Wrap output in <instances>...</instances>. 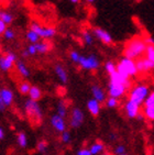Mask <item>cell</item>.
I'll return each mask as SVG.
<instances>
[{
	"mask_svg": "<svg viewBox=\"0 0 154 155\" xmlns=\"http://www.w3.org/2000/svg\"><path fill=\"white\" fill-rule=\"evenodd\" d=\"M146 44H145L143 38L134 36L130 41H128L125 48V57L130 60L136 61L144 56Z\"/></svg>",
	"mask_w": 154,
	"mask_h": 155,
	"instance_id": "obj_1",
	"label": "cell"
},
{
	"mask_svg": "<svg viewBox=\"0 0 154 155\" xmlns=\"http://www.w3.org/2000/svg\"><path fill=\"white\" fill-rule=\"evenodd\" d=\"M24 111L31 121L34 124H38L43 120V112L38 101H33L31 99H28L24 102Z\"/></svg>",
	"mask_w": 154,
	"mask_h": 155,
	"instance_id": "obj_2",
	"label": "cell"
},
{
	"mask_svg": "<svg viewBox=\"0 0 154 155\" xmlns=\"http://www.w3.org/2000/svg\"><path fill=\"white\" fill-rule=\"evenodd\" d=\"M117 73H119L121 76H123L126 78H131L136 76L138 75V71H136V61L123 57L117 64Z\"/></svg>",
	"mask_w": 154,
	"mask_h": 155,
	"instance_id": "obj_3",
	"label": "cell"
},
{
	"mask_svg": "<svg viewBox=\"0 0 154 155\" xmlns=\"http://www.w3.org/2000/svg\"><path fill=\"white\" fill-rule=\"evenodd\" d=\"M149 94H150V89L146 85H136L130 89L129 100L136 102L139 106H142Z\"/></svg>",
	"mask_w": 154,
	"mask_h": 155,
	"instance_id": "obj_4",
	"label": "cell"
},
{
	"mask_svg": "<svg viewBox=\"0 0 154 155\" xmlns=\"http://www.w3.org/2000/svg\"><path fill=\"white\" fill-rule=\"evenodd\" d=\"M30 30L35 32L40 39L49 40L52 39L56 35V29L52 27H42L38 22H31L30 24Z\"/></svg>",
	"mask_w": 154,
	"mask_h": 155,
	"instance_id": "obj_5",
	"label": "cell"
},
{
	"mask_svg": "<svg viewBox=\"0 0 154 155\" xmlns=\"http://www.w3.org/2000/svg\"><path fill=\"white\" fill-rule=\"evenodd\" d=\"M84 121H85V114L83 110L77 107L73 108L69 112V120H68L69 127L72 129H78L82 127Z\"/></svg>",
	"mask_w": 154,
	"mask_h": 155,
	"instance_id": "obj_6",
	"label": "cell"
},
{
	"mask_svg": "<svg viewBox=\"0 0 154 155\" xmlns=\"http://www.w3.org/2000/svg\"><path fill=\"white\" fill-rule=\"evenodd\" d=\"M78 65L80 66V68L85 69V71H96V69H98L100 63H99V60L96 55H89V56L80 55Z\"/></svg>",
	"mask_w": 154,
	"mask_h": 155,
	"instance_id": "obj_7",
	"label": "cell"
},
{
	"mask_svg": "<svg viewBox=\"0 0 154 155\" xmlns=\"http://www.w3.org/2000/svg\"><path fill=\"white\" fill-rule=\"evenodd\" d=\"M15 62H17V55L13 52H7L0 56V71L2 72H9L13 68Z\"/></svg>",
	"mask_w": 154,
	"mask_h": 155,
	"instance_id": "obj_8",
	"label": "cell"
},
{
	"mask_svg": "<svg viewBox=\"0 0 154 155\" xmlns=\"http://www.w3.org/2000/svg\"><path fill=\"white\" fill-rule=\"evenodd\" d=\"M129 88L126 87L125 85H120V84H110L108 85V95L111 98L120 99L126 95Z\"/></svg>",
	"mask_w": 154,
	"mask_h": 155,
	"instance_id": "obj_9",
	"label": "cell"
},
{
	"mask_svg": "<svg viewBox=\"0 0 154 155\" xmlns=\"http://www.w3.org/2000/svg\"><path fill=\"white\" fill-rule=\"evenodd\" d=\"M136 66L138 74H139V73H141V74H146V73L151 72V71L154 69V63H152L151 61H149L145 56L141 57L139 60H136Z\"/></svg>",
	"mask_w": 154,
	"mask_h": 155,
	"instance_id": "obj_10",
	"label": "cell"
},
{
	"mask_svg": "<svg viewBox=\"0 0 154 155\" xmlns=\"http://www.w3.org/2000/svg\"><path fill=\"white\" fill-rule=\"evenodd\" d=\"M125 111L129 119H136L138 114L141 112V106L128 99L127 102L125 104Z\"/></svg>",
	"mask_w": 154,
	"mask_h": 155,
	"instance_id": "obj_11",
	"label": "cell"
},
{
	"mask_svg": "<svg viewBox=\"0 0 154 155\" xmlns=\"http://www.w3.org/2000/svg\"><path fill=\"white\" fill-rule=\"evenodd\" d=\"M51 125L52 128L55 130L59 133H63L64 131H66L67 129V123H66V120L64 118H61L57 114H53L51 117Z\"/></svg>",
	"mask_w": 154,
	"mask_h": 155,
	"instance_id": "obj_12",
	"label": "cell"
},
{
	"mask_svg": "<svg viewBox=\"0 0 154 155\" xmlns=\"http://www.w3.org/2000/svg\"><path fill=\"white\" fill-rule=\"evenodd\" d=\"M92 33H94L92 35H95L98 40H100L104 44H106V45L112 44V42H113L112 36L110 35L109 32H107L104 29H101V28H95L94 31H92Z\"/></svg>",
	"mask_w": 154,
	"mask_h": 155,
	"instance_id": "obj_13",
	"label": "cell"
},
{
	"mask_svg": "<svg viewBox=\"0 0 154 155\" xmlns=\"http://www.w3.org/2000/svg\"><path fill=\"white\" fill-rule=\"evenodd\" d=\"M92 99H95L96 101L99 104H105L107 99L106 91L101 88L99 85H92Z\"/></svg>",
	"mask_w": 154,
	"mask_h": 155,
	"instance_id": "obj_14",
	"label": "cell"
},
{
	"mask_svg": "<svg viewBox=\"0 0 154 155\" xmlns=\"http://www.w3.org/2000/svg\"><path fill=\"white\" fill-rule=\"evenodd\" d=\"M0 96H1V99H2V102L5 104V106L7 107H10L13 104V100H15V95H13V91L9 88H1L0 89Z\"/></svg>",
	"mask_w": 154,
	"mask_h": 155,
	"instance_id": "obj_15",
	"label": "cell"
},
{
	"mask_svg": "<svg viewBox=\"0 0 154 155\" xmlns=\"http://www.w3.org/2000/svg\"><path fill=\"white\" fill-rule=\"evenodd\" d=\"M109 83L110 84H120V85H125L129 89L131 88V79L130 78H126L119 74V73H113L112 75L109 76Z\"/></svg>",
	"mask_w": 154,
	"mask_h": 155,
	"instance_id": "obj_16",
	"label": "cell"
},
{
	"mask_svg": "<svg viewBox=\"0 0 154 155\" xmlns=\"http://www.w3.org/2000/svg\"><path fill=\"white\" fill-rule=\"evenodd\" d=\"M87 110L92 117L97 118L99 114H100L101 111V104H99L98 101H96L95 99H89L87 101Z\"/></svg>",
	"mask_w": 154,
	"mask_h": 155,
	"instance_id": "obj_17",
	"label": "cell"
},
{
	"mask_svg": "<svg viewBox=\"0 0 154 155\" xmlns=\"http://www.w3.org/2000/svg\"><path fill=\"white\" fill-rule=\"evenodd\" d=\"M54 72L56 74L57 78L59 79V81L62 84H67L68 81V74L66 72V69L64 68V66H62L61 64H56L54 67Z\"/></svg>",
	"mask_w": 154,
	"mask_h": 155,
	"instance_id": "obj_18",
	"label": "cell"
},
{
	"mask_svg": "<svg viewBox=\"0 0 154 155\" xmlns=\"http://www.w3.org/2000/svg\"><path fill=\"white\" fill-rule=\"evenodd\" d=\"M15 66L17 72H18V74L20 75V76H22V77H24V78H28L30 76V69L28 68L27 64H25L23 61L17 60Z\"/></svg>",
	"mask_w": 154,
	"mask_h": 155,
	"instance_id": "obj_19",
	"label": "cell"
},
{
	"mask_svg": "<svg viewBox=\"0 0 154 155\" xmlns=\"http://www.w3.org/2000/svg\"><path fill=\"white\" fill-rule=\"evenodd\" d=\"M34 45H35V48H36V53L38 54H46L52 48V44H51V42H49L48 40L42 42H38Z\"/></svg>",
	"mask_w": 154,
	"mask_h": 155,
	"instance_id": "obj_20",
	"label": "cell"
},
{
	"mask_svg": "<svg viewBox=\"0 0 154 155\" xmlns=\"http://www.w3.org/2000/svg\"><path fill=\"white\" fill-rule=\"evenodd\" d=\"M105 150H106V146L102 142L100 141H96L94 143L90 145L89 147V151L92 153V155H99V154H102L105 152Z\"/></svg>",
	"mask_w": 154,
	"mask_h": 155,
	"instance_id": "obj_21",
	"label": "cell"
},
{
	"mask_svg": "<svg viewBox=\"0 0 154 155\" xmlns=\"http://www.w3.org/2000/svg\"><path fill=\"white\" fill-rule=\"evenodd\" d=\"M28 95H29V99H31L33 101H38L42 98V90L38 86H31Z\"/></svg>",
	"mask_w": 154,
	"mask_h": 155,
	"instance_id": "obj_22",
	"label": "cell"
},
{
	"mask_svg": "<svg viewBox=\"0 0 154 155\" xmlns=\"http://www.w3.org/2000/svg\"><path fill=\"white\" fill-rule=\"evenodd\" d=\"M68 106L64 100H61V101L57 104V108H56V114L59 116L61 118H64L66 119V117L68 114Z\"/></svg>",
	"mask_w": 154,
	"mask_h": 155,
	"instance_id": "obj_23",
	"label": "cell"
},
{
	"mask_svg": "<svg viewBox=\"0 0 154 155\" xmlns=\"http://www.w3.org/2000/svg\"><path fill=\"white\" fill-rule=\"evenodd\" d=\"M0 20L2 21L6 25H9L13 21V15L10 12L6 11V10H0Z\"/></svg>",
	"mask_w": 154,
	"mask_h": 155,
	"instance_id": "obj_24",
	"label": "cell"
},
{
	"mask_svg": "<svg viewBox=\"0 0 154 155\" xmlns=\"http://www.w3.org/2000/svg\"><path fill=\"white\" fill-rule=\"evenodd\" d=\"M25 39L31 44H36L38 42H40V38H38V34L35 32H33L32 30H30V29L25 33Z\"/></svg>",
	"mask_w": 154,
	"mask_h": 155,
	"instance_id": "obj_25",
	"label": "cell"
},
{
	"mask_svg": "<svg viewBox=\"0 0 154 155\" xmlns=\"http://www.w3.org/2000/svg\"><path fill=\"white\" fill-rule=\"evenodd\" d=\"M17 143H18V145L20 146L21 149L27 147L28 137H27V135H25V133H23V132H19L18 135H17Z\"/></svg>",
	"mask_w": 154,
	"mask_h": 155,
	"instance_id": "obj_26",
	"label": "cell"
},
{
	"mask_svg": "<svg viewBox=\"0 0 154 155\" xmlns=\"http://www.w3.org/2000/svg\"><path fill=\"white\" fill-rule=\"evenodd\" d=\"M105 104L109 109H115V108H118L120 106V100L116 98H111V97H108L106 99V101H105Z\"/></svg>",
	"mask_w": 154,
	"mask_h": 155,
	"instance_id": "obj_27",
	"label": "cell"
},
{
	"mask_svg": "<svg viewBox=\"0 0 154 155\" xmlns=\"http://www.w3.org/2000/svg\"><path fill=\"white\" fill-rule=\"evenodd\" d=\"M142 114L144 118L149 121H154V108H149V107H143Z\"/></svg>",
	"mask_w": 154,
	"mask_h": 155,
	"instance_id": "obj_28",
	"label": "cell"
},
{
	"mask_svg": "<svg viewBox=\"0 0 154 155\" xmlns=\"http://www.w3.org/2000/svg\"><path fill=\"white\" fill-rule=\"evenodd\" d=\"M82 36H83V41H84V43H85V44L92 45V43H94V35H92L89 31H87V30L83 31V33H82Z\"/></svg>",
	"mask_w": 154,
	"mask_h": 155,
	"instance_id": "obj_29",
	"label": "cell"
},
{
	"mask_svg": "<svg viewBox=\"0 0 154 155\" xmlns=\"http://www.w3.org/2000/svg\"><path fill=\"white\" fill-rule=\"evenodd\" d=\"M105 71H106L107 73H108V75H112L113 73L117 72V65H116L115 63L111 62V61H108V62H106V64H105Z\"/></svg>",
	"mask_w": 154,
	"mask_h": 155,
	"instance_id": "obj_30",
	"label": "cell"
},
{
	"mask_svg": "<svg viewBox=\"0 0 154 155\" xmlns=\"http://www.w3.org/2000/svg\"><path fill=\"white\" fill-rule=\"evenodd\" d=\"M30 88H31V85L28 81H22L19 85V93L21 95H28L30 91Z\"/></svg>",
	"mask_w": 154,
	"mask_h": 155,
	"instance_id": "obj_31",
	"label": "cell"
},
{
	"mask_svg": "<svg viewBox=\"0 0 154 155\" xmlns=\"http://www.w3.org/2000/svg\"><path fill=\"white\" fill-rule=\"evenodd\" d=\"M143 107H149V108H154V90L150 91V94L148 95L146 99H145Z\"/></svg>",
	"mask_w": 154,
	"mask_h": 155,
	"instance_id": "obj_32",
	"label": "cell"
},
{
	"mask_svg": "<svg viewBox=\"0 0 154 155\" xmlns=\"http://www.w3.org/2000/svg\"><path fill=\"white\" fill-rule=\"evenodd\" d=\"M144 55L149 61H151L152 63H154V45H149V46H146Z\"/></svg>",
	"mask_w": 154,
	"mask_h": 155,
	"instance_id": "obj_33",
	"label": "cell"
},
{
	"mask_svg": "<svg viewBox=\"0 0 154 155\" xmlns=\"http://www.w3.org/2000/svg\"><path fill=\"white\" fill-rule=\"evenodd\" d=\"M48 142L44 140L40 141V142H38V145H36V150H38V153H42V154H44L46 151H48Z\"/></svg>",
	"mask_w": 154,
	"mask_h": 155,
	"instance_id": "obj_34",
	"label": "cell"
},
{
	"mask_svg": "<svg viewBox=\"0 0 154 155\" xmlns=\"http://www.w3.org/2000/svg\"><path fill=\"white\" fill-rule=\"evenodd\" d=\"M2 36L5 38V40H8V41H11L15 38V32L13 29L11 28H7V30L5 31V33L2 34Z\"/></svg>",
	"mask_w": 154,
	"mask_h": 155,
	"instance_id": "obj_35",
	"label": "cell"
},
{
	"mask_svg": "<svg viewBox=\"0 0 154 155\" xmlns=\"http://www.w3.org/2000/svg\"><path fill=\"white\" fill-rule=\"evenodd\" d=\"M61 141H62V143L64 144H68L71 143L72 141V135L71 133H69V131H64L63 133H61Z\"/></svg>",
	"mask_w": 154,
	"mask_h": 155,
	"instance_id": "obj_36",
	"label": "cell"
},
{
	"mask_svg": "<svg viewBox=\"0 0 154 155\" xmlns=\"http://www.w3.org/2000/svg\"><path fill=\"white\" fill-rule=\"evenodd\" d=\"M127 153V149L123 144H117L113 149V154L115 155H120V154H125Z\"/></svg>",
	"mask_w": 154,
	"mask_h": 155,
	"instance_id": "obj_37",
	"label": "cell"
},
{
	"mask_svg": "<svg viewBox=\"0 0 154 155\" xmlns=\"http://www.w3.org/2000/svg\"><path fill=\"white\" fill-rule=\"evenodd\" d=\"M69 58H71L72 62L78 64V61H79V58H80V54L77 51H71L69 52Z\"/></svg>",
	"mask_w": 154,
	"mask_h": 155,
	"instance_id": "obj_38",
	"label": "cell"
},
{
	"mask_svg": "<svg viewBox=\"0 0 154 155\" xmlns=\"http://www.w3.org/2000/svg\"><path fill=\"white\" fill-rule=\"evenodd\" d=\"M27 52H28V54H29V56H34L35 54H38L36 53V48L34 44H30L27 48Z\"/></svg>",
	"mask_w": 154,
	"mask_h": 155,
	"instance_id": "obj_39",
	"label": "cell"
},
{
	"mask_svg": "<svg viewBox=\"0 0 154 155\" xmlns=\"http://www.w3.org/2000/svg\"><path fill=\"white\" fill-rule=\"evenodd\" d=\"M76 155H92L89 149H86V147H84V149H80L77 151Z\"/></svg>",
	"mask_w": 154,
	"mask_h": 155,
	"instance_id": "obj_40",
	"label": "cell"
},
{
	"mask_svg": "<svg viewBox=\"0 0 154 155\" xmlns=\"http://www.w3.org/2000/svg\"><path fill=\"white\" fill-rule=\"evenodd\" d=\"M143 40H144L146 46H149V45H154V39L151 38V36H146V38H144Z\"/></svg>",
	"mask_w": 154,
	"mask_h": 155,
	"instance_id": "obj_41",
	"label": "cell"
},
{
	"mask_svg": "<svg viewBox=\"0 0 154 155\" xmlns=\"http://www.w3.org/2000/svg\"><path fill=\"white\" fill-rule=\"evenodd\" d=\"M7 28H8V27H7L6 24H5L2 21L0 20V35H2L3 33H5V31L7 30Z\"/></svg>",
	"mask_w": 154,
	"mask_h": 155,
	"instance_id": "obj_42",
	"label": "cell"
},
{
	"mask_svg": "<svg viewBox=\"0 0 154 155\" xmlns=\"http://www.w3.org/2000/svg\"><path fill=\"white\" fill-rule=\"evenodd\" d=\"M5 110H6V106L2 102V99H1V96H0V112H3Z\"/></svg>",
	"mask_w": 154,
	"mask_h": 155,
	"instance_id": "obj_43",
	"label": "cell"
},
{
	"mask_svg": "<svg viewBox=\"0 0 154 155\" xmlns=\"http://www.w3.org/2000/svg\"><path fill=\"white\" fill-rule=\"evenodd\" d=\"M136 120H139V121H143V120H144L145 118H144V116H143L142 112H140V114H138V117H136Z\"/></svg>",
	"mask_w": 154,
	"mask_h": 155,
	"instance_id": "obj_44",
	"label": "cell"
},
{
	"mask_svg": "<svg viewBox=\"0 0 154 155\" xmlns=\"http://www.w3.org/2000/svg\"><path fill=\"white\" fill-rule=\"evenodd\" d=\"M5 139V131L2 128H0V141H2Z\"/></svg>",
	"mask_w": 154,
	"mask_h": 155,
	"instance_id": "obj_45",
	"label": "cell"
},
{
	"mask_svg": "<svg viewBox=\"0 0 154 155\" xmlns=\"http://www.w3.org/2000/svg\"><path fill=\"white\" fill-rule=\"evenodd\" d=\"M21 55H22V57H23V58H27V57H29V54H28L27 50H24V51L21 52Z\"/></svg>",
	"mask_w": 154,
	"mask_h": 155,
	"instance_id": "obj_46",
	"label": "cell"
},
{
	"mask_svg": "<svg viewBox=\"0 0 154 155\" xmlns=\"http://www.w3.org/2000/svg\"><path fill=\"white\" fill-rule=\"evenodd\" d=\"M109 139H110V141H113V142H115L116 139H117V137H116V134H113V133H111V134L109 135Z\"/></svg>",
	"mask_w": 154,
	"mask_h": 155,
	"instance_id": "obj_47",
	"label": "cell"
},
{
	"mask_svg": "<svg viewBox=\"0 0 154 155\" xmlns=\"http://www.w3.org/2000/svg\"><path fill=\"white\" fill-rule=\"evenodd\" d=\"M71 2H73V3H78L80 1V0H69Z\"/></svg>",
	"mask_w": 154,
	"mask_h": 155,
	"instance_id": "obj_48",
	"label": "cell"
},
{
	"mask_svg": "<svg viewBox=\"0 0 154 155\" xmlns=\"http://www.w3.org/2000/svg\"><path fill=\"white\" fill-rule=\"evenodd\" d=\"M87 2H89V3H92V2H94V1H95V0H86Z\"/></svg>",
	"mask_w": 154,
	"mask_h": 155,
	"instance_id": "obj_49",
	"label": "cell"
},
{
	"mask_svg": "<svg viewBox=\"0 0 154 155\" xmlns=\"http://www.w3.org/2000/svg\"><path fill=\"white\" fill-rule=\"evenodd\" d=\"M100 155H110V153H102V154H100Z\"/></svg>",
	"mask_w": 154,
	"mask_h": 155,
	"instance_id": "obj_50",
	"label": "cell"
},
{
	"mask_svg": "<svg viewBox=\"0 0 154 155\" xmlns=\"http://www.w3.org/2000/svg\"><path fill=\"white\" fill-rule=\"evenodd\" d=\"M120 155H128L127 153H125V154H120Z\"/></svg>",
	"mask_w": 154,
	"mask_h": 155,
	"instance_id": "obj_51",
	"label": "cell"
}]
</instances>
